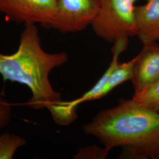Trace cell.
<instances>
[{"label": "cell", "instance_id": "5", "mask_svg": "<svg viewBox=\"0 0 159 159\" xmlns=\"http://www.w3.org/2000/svg\"><path fill=\"white\" fill-rule=\"evenodd\" d=\"M98 6V0H58L51 29L62 34L83 31L91 25Z\"/></svg>", "mask_w": 159, "mask_h": 159}, {"label": "cell", "instance_id": "9", "mask_svg": "<svg viewBox=\"0 0 159 159\" xmlns=\"http://www.w3.org/2000/svg\"><path fill=\"white\" fill-rule=\"evenodd\" d=\"M27 144L22 137L6 132L0 134V159H11L16 151Z\"/></svg>", "mask_w": 159, "mask_h": 159}, {"label": "cell", "instance_id": "3", "mask_svg": "<svg viewBox=\"0 0 159 159\" xmlns=\"http://www.w3.org/2000/svg\"><path fill=\"white\" fill-rule=\"evenodd\" d=\"M137 0H98V9L91 24L97 37L108 43L137 36Z\"/></svg>", "mask_w": 159, "mask_h": 159}, {"label": "cell", "instance_id": "1", "mask_svg": "<svg viewBox=\"0 0 159 159\" xmlns=\"http://www.w3.org/2000/svg\"><path fill=\"white\" fill-rule=\"evenodd\" d=\"M83 130L105 147H122L119 158L154 159L159 151V111L133 98L101 111Z\"/></svg>", "mask_w": 159, "mask_h": 159}, {"label": "cell", "instance_id": "11", "mask_svg": "<svg viewBox=\"0 0 159 159\" xmlns=\"http://www.w3.org/2000/svg\"><path fill=\"white\" fill-rule=\"evenodd\" d=\"M111 149L104 146L100 148L97 145H92L80 148L77 153L74 155L75 159H106Z\"/></svg>", "mask_w": 159, "mask_h": 159}, {"label": "cell", "instance_id": "12", "mask_svg": "<svg viewBox=\"0 0 159 159\" xmlns=\"http://www.w3.org/2000/svg\"><path fill=\"white\" fill-rule=\"evenodd\" d=\"M11 120V106L5 98L0 95V133L10 125Z\"/></svg>", "mask_w": 159, "mask_h": 159}, {"label": "cell", "instance_id": "8", "mask_svg": "<svg viewBox=\"0 0 159 159\" xmlns=\"http://www.w3.org/2000/svg\"><path fill=\"white\" fill-rule=\"evenodd\" d=\"M136 60V56L125 63H119L97 96V100L107 95L121 83L131 79L133 70Z\"/></svg>", "mask_w": 159, "mask_h": 159}, {"label": "cell", "instance_id": "13", "mask_svg": "<svg viewBox=\"0 0 159 159\" xmlns=\"http://www.w3.org/2000/svg\"><path fill=\"white\" fill-rule=\"evenodd\" d=\"M154 159H159V151L158 152V153H157V154L156 155Z\"/></svg>", "mask_w": 159, "mask_h": 159}, {"label": "cell", "instance_id": "2", "mask_svg": "<svg viewBox=\"0 0 159 159\" xmlns=\"http://www.w3.org/2000/svg\"><path fill=\"white\" fill-rule=\"evenodd\" d=\"M67 61L66 52L44 51L41 46L36 24H25L17 51L10 55L0 54V75L4 81L16 82L29 87L32 95L27 106L34 110L47 108L53 119L63 100L61 94L53 89L49 74Z\"/></svg>", "mask_w": 159, "mask_h": 159}, {"label": "cell", "instance_id": "4", "mask_svg": "<svg viewBox=\"0 0 159 159\" xmlns=\"http://www.w3.org/2000/svg\"><path fill=\"white\" fill-rule=\"evenodd\" d=\"M58 0H0V12L17 24H39L51 29Z\"/></svg>", "mask_w": 159, "mask_h": 159}, {"label": "cell", "instance_id": "10", "mask_svg": "<svg viewBox=\"0 0 159 159\" xmlns=\"http://www.w3.org/2000/svg\"><path fill=\"white\" fill-rule=\"evenodd\" d=\"M132 98L159 112V79L153 84L134 93Z\"/></svg>", "mask_w": 159, "mask_h": 159}, {"label": "cell", "instance_id": "7", "mask_svg": "<svg viewBox=\"0 0 159 159\" xmlns=\"http://www.w3.org/2000/svg\"><path fill=\"white\" fill-rule=\"evenodd\" d=\"M136 7L137 36L146 44L159 41V0H144Z\"/></svg>", "mask_w": 159, "mask_h": 159}, {"label": "cell", "instance_id": "6", "mask_svg": "<svg viewBox=\"0 0 159 159\" xmlns=\"http://www.w3.org/2000/svg\"><path fill=\"white\" fill-rule=\"evenodd\" d=\"M159 79V44L157 42L143 45L136 56L131 81L134 93L153 84Z\"/></svg>", "mask_w": 159, "mask_h": 159}]
</instances>
